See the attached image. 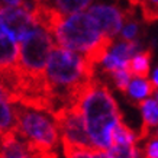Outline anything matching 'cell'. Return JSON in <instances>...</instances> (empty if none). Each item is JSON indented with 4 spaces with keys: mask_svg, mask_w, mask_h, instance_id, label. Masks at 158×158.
I'll list each match as a JSON object with an SVG mask.
<instances>
[{
    "mask_svg": "<svg viewBox=\"0 0 158 158\" xmlns=\"http://www.w3.org/2000/svg\"><path fill=\"white\" fill-rule=\"evenodd\" d=\"M155 97H157V102H158V91H157V93H155Z\"/></svg>",
    "mask_w": 158,
    "mask_h": 158,
    "instance_id": "obj_22",
    "label": "cell"
},
{
    "mask_svg": "<svg viewBox=\"0 0 158 158\" xmlns=\"http://www.w3.org/2000/svg\"><path fill=\"white\" fill-rule=\"evenodd\" d=\"M64 155L65 158H94V149H84V148H76L70 145H62Z\"/></svg>",
    "mask_w": 158,
    "mask_h": 158,
    "instance_id": "obj_14",
    "label": "cell"
},
{
    "mask_svg": "<svg viewBox=\"0 0 158 158\" xmlns=\"http://www.w3.org/2000/svg\"><path fill=\"white\" fill-rule=\"evenodd\" d=\"M2 158H32L26 145L22 144L19 139L9 138L2 141Z\"/></svg>",
    "mask_w": 158,
    "mask_h": 158,
    "instance_id": "obj_11",
    "label": "cell"
},
{
    "mask_svg": "<svg viewBox=\"0 0 158 158\" xmlns=\"http://www.w3.org/2000/svg\"><path fill=\"white\" fill-rule=\"evenodd\" d=\"M112 77H113V80H115L116 86H118L119 90L128 91L129 84H131V81H132V78H131V73L128 71V70H122V71L113 73Z\"/></svg>",
    "mask_w": 158,
    "mask_h": 158,
    "instance_id": "obj_15",
    "label": "cell"
},
{
    "mask_svg": "<svg viewBox=\"0 0 158 158\" xmlns=\"http://www.w3.org/2000/svg\"><path fill=\"white\" fill-rule=\"evenodd\" d=\"M0 64L2 71L13 70L19 64V41L3 22H0Z\"/></svg>",
    "mask_w": 158,
    "mask_h": 158,
    "instance_id": "obj_8",
    "label": "cell"
},
{
    "mask_svg": "<svg viewBox=\"0 0 158 158\" xmlns=\"http://www.w3.org/2000/svg\"><path fill=\"white\" fill-rule=\"evenodd\" d=\"M54 35L41 25L34 28L19 41V64L22 76L31 78L45 77V68L52 49L55 48Z\"/></svg>",
    "mask_w": 158,
    "mask_h": 158,
    "instance_id": "obj_4",
    "label": "cell"
},
{
    "mask_svg": "<svg viewBox=\"0 0 158 158\" xmlns=\"http://www.w3.org/2000/svg\"><path fill=\"white\" fill-rule=\"evenodd\" d=\"M152 83L155 87H158V68H155V71L152 73Z\"/></svg>",
    "mask_w": 158,
    "mask_h": 158,
    "instance_id": "obj_20",
    "label": "cell"
},
{
    "mask_svg": "<svg viewBox=\"0 0 158 158\" xmlns=\"http://www.w3.org/2000/svg\"><path fill=\"white\" fill-rule=\"evenodd\" d=\"M149 61H151V52L149 51L136 54L129 61L128 71L136 78H147L149 73Z\"/></svg>",
    "mask_w": 158,
    "mask_h": 158,
    "instance_id": "obj_12",
    "label": "cell"
},
{
    "mask_svg": "<svg viewBox=\"0 0 158 158\" xmlns=\"http://www.w3.org/2000/svg\"><path fill=\"white\" fill-rule=\"evenodd\" d=\"M154 86L152 81H149L147 78H132V81L129 84V89H128V94H129L134 100H139L141 102L147 100V97L151 96L154 93Z\"/></svg>",
    "mask_w": 158,
    "mask_h": 158,
    "instance_id": "obj_10",
    "label": "cell"
},
{
    "mask_svg": "<svg viewBox=\"0 0 158 158\" xmlns=\"http://www.w3.org/2000/svg\"><path fill=\"white\" fill-rule=\"evenodd\" d=\"M144 158H158V138L154 136L145 144Z\"/></svg>",
    "mask_w": 158,
    "mask_h": 158,
    "instance_id": "obj_18",
    "label": "cell"
},
{
    "mask_svg": "<svg viewBox=\"0 0 158 158\" xmlns=\"http://www.w3.org/2000/svg\"><path fill=\"white\" fill-rule=\"evenodd\" d=\"M78 107L94 148L109 151L113 145V131L122 120L118 103L107 86L94 78L84 91Z\"/></svg>",
    "mask_w": 158,
    "mask_h": 158,
    "instance_id": "obj_1",
    "label": "cell"
},
{
    "mask_svg": "<svg viewBox=\"0 0 158 158\" xmlns=\"http://www.w3.org/2000/svg\"><path fill=\"white\" fill-rule=\"evenodd\" d=\"M94 158H113L107 151H102V149H94Z\"/></svg>",
    "mask_w": 158,
    "mask_h": 158,
    "instance_id": "obj_19",
    "label": "cell"
},
{
    "mask_svg": "<svg viewBox=\"0 0 158 158\" xmlns=\"http://www.w3.org/2000/svg\"><path fill=\"white\" fill-rule=\"evenodd\" d=\"M136 34H138V25L134 22H126L120 32V36L123 38V41H135Z\"/></svg>",
    "mask_w": 158,
    "mask_h": 158,
    "instance_id": "obj_17",
    "label": "cell"
},
{
    "mask_svg": "<svg viewBox=\"0 0 158 158\" xmlns=\"http://www.w3.org/2000/svg\"><path fill=\"white\" fill-rule=\"evenodd\" d=\"M89 5H90V2H86V0H74V2L60 0V2H55V3H54V6H55L64 16H70V15L86 12V9L90 7Z\"/></svg>",
    "mask_w": 158,
    "mask_h": 158,
    "instance_id": "obj_13",
    "label": "cell"
},
{
    "mask_svg": "<svg viewBox=\"0 0 158 158\" xmlns=\"http://www.w3.org/2000/svg\"><path fill=\"white\" fill-rule=\"evenodd\" d=\"M18 118L16 138L26 145L29 151L55 152L60 142V129L57 120L48 112L13 103Z\"/></svg>",
    "mask_w": 158,
    "mask_h": 158,
    "instance_id": "obj_3",
    "label": "cell"
},
{
    "mask_svg": "<svg viewBox=\"0 0 158 158\" xmlns=\"http://www.w3.org/2000/svg\"><path fill=\"white\" fill-rule=\"evenodd\" d=\"M142 10L147 20H155L158 19V2H145L142 3Z\"/></svg>",
    "mask_w": 158,
    "mask_h": 158,
    "instance_id": "obj_16",
    "label": "cell"
},
{
    "mask_svg": "<svg viewBox=\"0 0 158 158\" xmlns=\"http://www.w3.org/2000/svg\"><path fill=\"white\" fill-rule=\"evenodd\" d=\"M55 120L60 129L62 145H70V147L84 149H96L89 136L86 122L78 106L64 110L62 113L55 116Z\"/></svg>",
    "mask_w": 158,
    "mask_h": 158,
    "instance_id": "obj_5",
    "label": "cell"
},
{
    "mask_svg": "<svg viewBox=\"0 0 158 158\" xmlns=\"http://www.w3.org/2000/svg\"><path fill=\"white\" fill-rule=\"evenodd\" d=\"M91 18L96 20L102 32L110 39H115L122 32L125 26V16L116 6L110 5H93L87 10Z\"/></svg>",
    "mask_w": 158,
    "mask_h": 158,
    "instance_id": "obj_7",
    "label": "cell"
},
{
    "mask_svg": "<svg viewBox=\"0 0 158 158\" xmlns=\"http://www.w3.org/2000/svg\"><path fill=\"white\" fill-rule=\"evenodd\" d=\"M155 136L158 138V128H157V131H155Z\"/></svg>",
    "mask_w": 158,
    "mask_h": 158,
    "instance_id": "obj_21",
    "label": "cell"
},
{
    "mask_svg": "<svg viewBox=\"0 0 158 158\" xmlns=\"http://www.w3.org/2000/svg\"><path fill=\"white\" fill-rule=\"evenodd\" d=\"M139 109L142 113V131L138 139L145 138L152 128H158V102L157 99H147L139 103Z\"/></svg>",
    "mask_w": 158,
    "mask_h": 158,
    "instance_id": "obj_9",
    "label": "cell"
},
{
    "mask_svg": "<svg viewBox=\"0 0 158 158\" xmlns=\"http://www.w3.org/2000/svg\"><path fill=\"white\" fill-rule=\"evenodd\" d=\"M54 39L58 47L81 54L91 64H102L115 44V39L107 38L102 32L89 12L65 16L54 31Z\"/></svg>",
    "mask_w": 158,
    "mask_h": 158,
    "instance_id": "obj_2",
    "label": "cell"
},
{
    "mask_svg": "<svg viewBox=\"0 0 158 158\" xmlns=\"http://www.w3.org/2000/svg\"><path fill=\"white\" fill-rule=\"evenodd\" d=\"M2 5L0 22H3L16 35L18 41H20L36 25L34 19V9L36 3L22 2L19 6H7L5 3Z\"/></svg>",
    "mask_w": 158,
    "mask_h": 158,
    "instance_id": "obj_6",
    "label": "cell"
}]
</instances>
